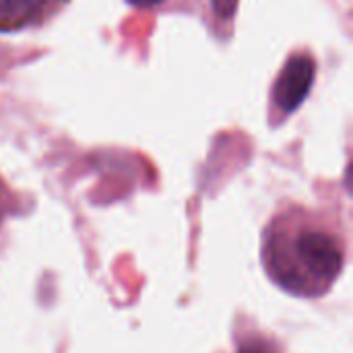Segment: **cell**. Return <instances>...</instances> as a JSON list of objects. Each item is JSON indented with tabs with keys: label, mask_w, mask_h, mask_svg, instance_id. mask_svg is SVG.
Returning <instances> with one entry per match:
<instances>
[{
	"label": "cell",
	"mask_w": 353,
	"mask_h": 353,
	"mask_svg": "<svg viewBox=\"0 0 353 353\" xmlns=\"http://www.w3.org/2000/svg\"><path fill=\"white\" fill-rule=\"evenodd\" d=\"M292 250L308 275L331 283L343 267V250L339 240L319 228H302L292 234Z\"/></svg>",
	"instance_id": "cell-1"
},
{
	"label": "cell",
	"mask_w": 353,
	"mask_h": 353,
	"mask_svg": "<svg viewBox=\"0 0 353 353\" xmlns=\"http://www.w3.org/2000/svg\"><path fill=\"white\" fill-rule=\"evenodd\" d=\"M126 2L134 8H141V10H153V8H161L170 0H126Z\"/></svg>",
	"instance_id": "cell-4"
},
{
	"label": "cell",
	"mask_w": 353,
	"mask_h": 353,
	"mask_svg": "<svg viewBox=\"0 0 353 353\" xmlns=\"http://www.w3.org/2000/svg\"><path fill=\"white\" fill-rule=\"evenodd\" d=\"M316 58L304 50L292 54L283 68L279 70L275 85H273V108L279 116L294 114L310 95L314 79H316Z\"/></svg>",
	"instance_id": "cell-2"
},
{
	"label": "cell",
	"mask_w": 353,
	"mask_h": 353,
	"mask_svg": "<svg viewBox=\"0 0 353 353\" xmlns=\"http://www.w3.org/2000/svg\"><path fill=\"white\" fill-rule=\"evenodd\" d=\"M70 0H0V33L41 27Z\"/></svg>",
	"instance_id": "cell-3"
}]
</instances>
